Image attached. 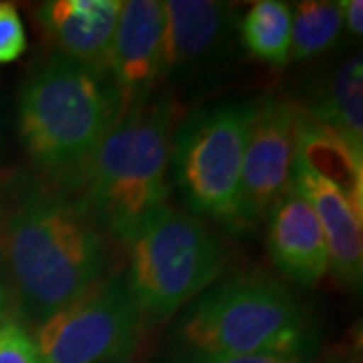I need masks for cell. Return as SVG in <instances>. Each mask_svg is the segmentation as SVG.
I'll use <instances>...</instances> for the list:
<instances>
[{
    "label": "cell",
    "instance_id": "cell-12",
    "mask_svg": "<svg viewBox=\"0 0 363 363\" xmlns=\"http://www.w3.org/2000/svg\"><path fill=\"white\" fill-rule=\"evenodd\" d=\"M291 188L309 204L321 224L329 269H333L341 283L350 286L362 285L363 274V234L362 214L321 176L295 160Z\"/></svg>",
    "mask_w": 363,
    "mask_h": 363
},
{
    "label": "cell",
    "instance_id": "cell-21",
    "mask_svg": "<svg viewBox=\"0 0 363 363\" xmlns=\"http://www.w3.org/2000/svg\"><path fill=\"white\" fill-rule=\"evenodd\" d=\"M343 25H347L353 37H362L363 33V2L362 0H341Z\"/></svg>",
    "mask_w": 363,
    "mask_h": 363
},
{
    "label": "cell",
    "instance_id": "cell-1",
    "mask_svg": "<svg viewBox=\"0 0 363 363\" xmlns=\"http://www.w3.org/2000/svg\"><path fill=\"white\" fill-rule=\"evenodd\" d=\"M6 262L21 309L43 323L97 285L107 248L79 202L30 188L6 226Z\"/></svg>",
    "mask_w": 363,
    "mask_h": 363
},
{
    "label": "cell",
    "instance_id": "cell-9",
    "mask_svg": "<svg viewBox=\"0 0 363 363\" xmlns=\"http://www.w3.org/2000/svg\"><path fill=\"white\" fill-rule=\"evenodd\" d=\"M162 45L164 2H121L107 71L121 95L123 111L147 101L156 79L162 75Z\"/></svg>",
    "mask_w": 363,
    "mask_h": 363
},
{
    "label": "cell",
    "instance_id": "cell-6",
    "mask_svg": "<svg viewBox=\"0 0 363 363\" xmlns=\"http://www.w3.org/2000/svg\"><path fill=\"white\" fill-rule=\"evenodd\" d=\"M255 101L196 109L169 150V172L188 208L236 230L240 174Z\"/></svg>",
    "mask_w": 363,
    "mask_h": 363
},
{
    "label": "cell",
    "instance_id": "cell-22",
    "mask_svg": "<svg viewBox=\"0 0 363 363\" xmlns=\"http://www.w3.org/2000/svg\"><path fill=\"white\" fill-rule=\"evenodd\" d=\"M0 317H2V289H0Z\"/></svg>",
    "mask_w": 363,
    "mask_h": 363
},
{
    "label": "cell",
    "instance_id": "cell-4",
    "mask_svg": "<svg viewBox=\"0 0 363 363\" xmlns=\"http://www.w3.org/2000/svg\"><path fill=\"white\" fill-rule=\"evenodd\" d=\"M178 335L188 353L303 355L313 350L307 311L267 277H234L184 311Z\"/></svg>",
    "mask_w": 363,
    "mask_h": 363
},
{
    "label": "cell",
    "instance_id": "cell-16",
    "mask_svg": "<svg viewBox=\"0 0 363 363\" xmlns=\"http://www.w3.org/2000/svg\"><path fill=\"white\" fill-rule=\"evenodd\" d=\"M248 51L271 65H286L291 59V9L279 0L252 4L240 23Z\"/></svg>",
    "mask_w": 363,
    "mask_h": 363
},
{
    "label": "cell",
    "instance_id": "cell-10",
    "mask_svg": "<svg viewBox=\"0 0 363 363\" xmlns=\"http://www.w3.org/2000/svg\"><path fill=\"white\" fill-rule=\"evenodd\" d=\"M267 218L269 252L277 269L297 285H317L329 271V252L311 204L289 188Z\"/></svg>",
    "mask_w": 363,
    "mask_h": 363
},
{
    "label": "cell",
    "instance_id": "cell-19",
    "mask_svg": "<svg viewBox=\"0 0 363 363\" xmlns=\"http://www.w3.org/2000/svg\"><path fill=\"white\" fill-rule=\"evenodd\" d=\"M26 51V33L13 4L0 2V63H13Z\"/></svg>",
    "mask_w": 363,
    "mask_h": 363
},
{
    "label": "cell",
    "instance_id": "cell-11",
    "mask_svg": "<svg viewBox=\"0 0 363 363\" xmlns=\"http://www.w3.org/2000/svg\"><path fill=\"white\" fill-rule=\"evenodd\" d=\"M119 11V0H52L40 4L37 18L61 55L107 71Z\"/></svg>",
    "mask_w": 363,
    "mask_h": 363
},
{
    "label": "cell",
    "instance_id": "cell-7",
    "mask_svg": "<svg viewBox=\"0 0 363 363\" xmlns=\"http://www.w3.org/2000/svg\"><path fill=\"white\" fill-rule=\"evenodd\" d=\"M142 317L121 277L89 289L43 321L35 337L40 363H119L135 347Z\"/></svg>",
    "mask_w": 363,
    "mask_h": 363
},
{
    "label": "cell",
    "instance_id": "cell-5",
    "mask_svg": "<svg viewBox=\"0 0 363 363\" xmlns=\"http://www.w3.org/2000/svg\"><path fill=\"white\" fill-rule=\"evenodd\" d=\"M125 285L140 317L162 321L220 272L222 248L202 222L174 206L154 210L130 240Z\"/></svg>",
    "mask_w": 363,
    "mask_h": 363
},
{
    "label": "cell",
    "instance_id": "cell-8",
    "mask_svg": "<svg viewBox=\"0 0 363 363\" xmlns=\"http://www.w3.org/2000/svg\"><path fill=\"white\" fill-rule=\"evenodd\" d=\"M301 105L262 97L255 101L247 150L240 174V206L236 230H248L269 216L272 206L289 192Z\"/></svg>",
    "mask_w": 363,
    "mask_h": 363
},
{
    "label": "cell",
    "instance_id": "cell-13",
    "mask_svg": "<svg viewBox=\"0 0 363 363\" xmlns=\"http://www.w3.org/2000/svg\"><path fill=\"white\" fill-rule=\"evenodd\" d=\"M228 6L208 0L164 2L162 73L188 67L206 57L224 35Z\"/></svg>",
    "mask_w": 363,
    "mask_h": 363
},
{
    "label": "cell",
    "instance_id": "cell-3",
    "mask_svg": "<svg viewBox=\"0 0 363 363\" xmlns=\"http://www.w3.org/2000/svg\"><path fill=\"white\" fill-rule=\"evenodd\" d=\"M121 113V95L107 71L59 52L21 89L18 133L39 168L77 172Z\"/></svg>",
    "mask_w": 363,
    "mask_h": 363
},
{
    "label": "cell",
    "instance_id": "cell-14",
    "mask_svg": "<svg viewBox=\"0 0 363 363\" xmlns=\"http://www.w3.org/2000/svg\"><path fill=\"white\" fill-rule=\"evenodd\" d=\"M295 160L337 188L359 214L363 210V152L301 107Z\"/></svg>",
    "mask_w": 363,
    "mask_h": 363
},
{
    "label": "cell",
    "instance_id": "cell-15",
    "mask_svg": "<svg viewBox=\"0 0 363 363\" xmlns=\"http://www.w3.org/2000/svg\"><path fill=\"white\" fill-rule=\"evenodd\" d=\"M307 116L317 119L363 152V67L355 55L337 67L321 89L315 91Z\"/></svg>",
    "mask_w": 363,
    "mask_h": 363
},
{
    "label": "cell",
    "instance_id": "cell-2",
    "mask_svg": "<svg viewBox=\"0 0 363 363\" xmlns=\"http://www.w3.org/2000/svg\"><path fill=\"white\" fill-rule=\"evenodd\" d=\"M169 107L162 101L125 109L77 169L81 208L128 242L169 192Z\"/></svg>",
    "mask_w": 363,
    "mask_h": 363
},
{
    "label": "cell",
    "instance_id": "cell-17",
    "mask_svg": "<svg viewBox=\"0 0 363 363\" xmlns=\"http://www.w3.org/2000/svg\"><path fill=\"white\" fill-rule=\"evenodd\" d=\"M343 28L339 2H298L291 9V57L311 59L327 51Z\"/></svg>",
    "mask_w": 363,
    "mask_h": 363
},
{
    "label": "cell",
    "instance_id": "cell-20",
    "mask_svg": "<svg viewBox=\"0 0 363 363\" xmlns=\"http://www.w3.org/2000/svg\"><path fill=\"white\" fill-rule=\"evenodd\" d=\"M186 363H311L303 355H222L188 353Z\"/></svg>",
    "mask_w": 363,
    "mask_h": 363
},
{
    "label": "cell",
    "instance_id": "cell-18",
    "mask_svg": "<svg viewBox=\"0 0 363 363\" xmlns=\"http://www.w3.org/2000/svg\"><path fill=\"white\" fill-rule=\"evenodd\" d=\"M0 363H40L35 339L16 321H0Z\"/></svg>",
    "mask_w": 363,
    "mask_h": 363
}]
</instances>
